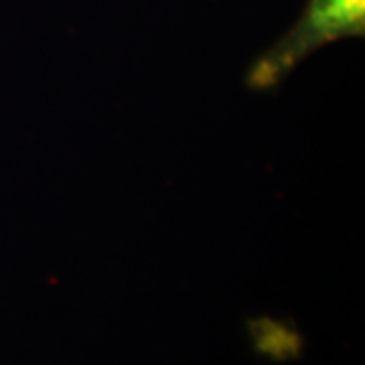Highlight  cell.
<instances>
[{
    "label": "cell",
    "instance_id": "1",
    "mask_svg": "<svg viewBox=\"0 0 365 365\" xmlns=\"http://www.w3.org/2000/svg\"><path fill=\"white\" fill-rule=\"evenodd\" d=\"M364 33L365 0H309L297 25L252 63L246 83L252 90L276 88L317 49Z\"/></svg>",
    "mask_w": 365,
    "mask_h": 365
}]
</instances>
